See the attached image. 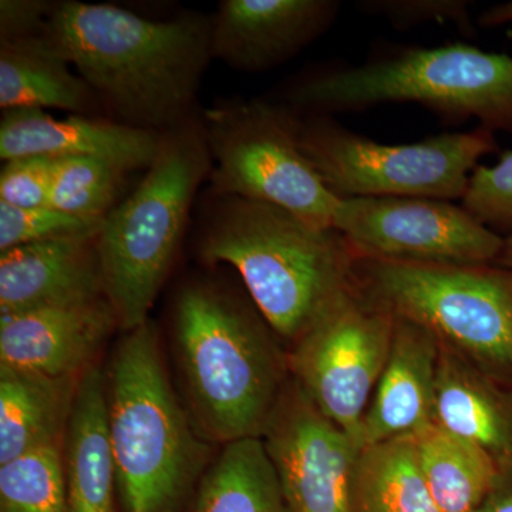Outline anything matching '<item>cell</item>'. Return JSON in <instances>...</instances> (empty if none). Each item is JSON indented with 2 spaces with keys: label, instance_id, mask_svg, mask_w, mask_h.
I'll list each match as a JSON object with an SVG mask.
<instances>
[{
  "label": "cell",
  "instance_id": "6da1fadb",
  "mask_svg": "<svg viewBox=\"0 0 512 512\" xmlns=\"http://www.w3.org/2000/svg\"><path fill=\"white\" fill-rule=\"evenodd\" d=\"M211 30V19L198 13L153 20L67 0L55 3L45 36L120 123L165 134L195 120Z\"/></svg>",
  "mask_w": 512,
  "mask_h": 512
},
{
  "label": "cell",
  "instance_id": "7a4b0ae2",
  "mask_svg": "<svg viewBox=\"0 0 512 512\" xmlns=\"http://www.w3.org/2000/svg\"><path fill=\"white\" fill-rule=\"evenodd\" d=\"M198 249L238 272L269 329L296 343L352 291L357 252L342 232L265 202L218 197Z\"/></svg>",
  "mask_w": 512,
  "mask_h": 512
},
{
  "label": "cell",
  "instance_id": "3957f363",
  "mask_svg": "<svg viewBox=\"0 0 512 512\" xmlns=\"http://www.w3.org/2000/svg\"><path fill=\"white\" fill-rule=\"evenodd\" d=\"M262 315L208 282L184 286L174 338L192 406L214 439L262 437L279 400L282 365Z\"/></svg>",
  "mask_w": 512,
  "mask_h": 512
},
{
  "label": "cell",
  "instance_id": "277c9868",
  "mask_svg": "<svg viewBox=\"0 0 512 512\" xmlns=\"http://www.w3.org/2000/svg\"><path fill=\"white\" fill-rule=\"evenodd\" d=\"M306 116L356 113L379 104L417 103L451 121L512 133V57L466 43L404 47L359 66L303 77L286 93Z\"/></svg>",
  "mask_w": 512,
  "mask_h": 512
},
{
  "label": "cell",
  "instance_id": "5b68a950",
  "mask_svg": "<svg viewBox=\"0 0 512 512\" xmlns=\"http://www.w3.org/2000/svg\"><path fill=\"white\" fill-rule=\"evenodd\" d=\"M211 170L201 120H192L163 134L143 181L104 218L97 234L104 295L124 332L150 319Z\"/></svg>",
  "mask_w": 512,
  "mask_h": 512
},
{
  "label": "cell",
  "instance_id": "8992f818",
  "mask_svg": "<svg viewBox=\"0 0 512 512\" xmlns=\"http://www.w3.org/2000/svg\"><path fill=\"white\" fill-rule=\"evenodd\" d=\"M107 383V420L117 488L128 512H170L204 461L175 397L148 319L126 332Z\"/></svg>",
  "mask_w": 512,
  "mask_h": 512
},
{
  "label": "cell",
  "instance_id": "52a82bcc",
  "mask_svg": "<svg viewBox=\"0 0 512 512\" xmlns=\"http://www.w3.org/2000/svg\"><path fill=\"white\" fill-rule=\"evenodd\" d=\"M352 292L512 387V271L357 258Z\"/></svg>",
  "mask_w": 512,
  "mask_h": 512
},
{
  "label": "cell",
  "instance_id": "ba28073f",
  "mask_svg": "<svg viewBox=\"0 0 512 512\" xmlns=\"http://www.w3.org/2000/svg\"><path fill=\"white\" fill-rule=\"evenodd\" d=\"M299 146L339 198L451 202L463 200L481 158L498 151L494 133L483 127L416 143L384 144L353 133L330 116H299Z\"/></svg>",
  "mask_w": 512,
  "mask_h": 512
},
{
  "label": "cell",
  "instance_id": "9c48e42d",
  "mask_svg": "<svg viewBox=\"0 0 512 512\" xmlns=\"http://www.w3.org/2000/svg\"><path fill=\"white\" fill-rule=\"evenodd\" d=\"M201 124L218 197L265 202L333 227L342 198L303 154L295 111L265 100L231 101L205 111Z\"/></svg>",
  "mask_w": 512,
  "mask_h": 512
},
{
  "label": "cell",
  "instance_id": "30bf717a",
  "mask_svg": "<svg viewBox=\"0 0 512 512\" xmlns=\"http://www.w3.org/2000/svg\"><path fill=\"white\" fill-rule=\"evenodd\" d=\"M394 318L350 291L295 343L296 384L326 419L363 447V423L389 359Z\"/></svg>",
  "mask_w": 512,
  "mask_h": 512
},
{
  "label": "cell",
  "instance_id": "8fae6325",
  "mask_svg": "<svg viewBox=\"0 0 512 512\" xmlns=\"http://www.w3.org/2000/svg\"><path fill=\"white\" fill-rule=\"evenodd\" d=\"M360 258L436 265L495 264L504 237L451 201L342 198L333 221Z\"/></svg>",
  "mask_w": 512,
  "mask_h": 512
},
{
  "label": "cell",
  "instance_id": "7c38bea8",
  "mask_svg": "<svg viewBox=\"0 0 512 512\" xmlns=\"http://www.w3.org/2000/svg\"><path fill=\"white\" fill-rule=\"evenodd\" d=\"M291 512H352L363 447L326 419L295 384L262 434Z\"/></svg>",
  "mask_w": 512,
  "mask_h": 512
},
{
  "label": "cell",
  "instance_id": "4fadbf2b",
  "mask_svg": "<svg viewBox=\"0 0 512 512\" xmlns=\"http://www.w3.org/2000/svg\"><path fill=\"white\" fill-rule=\"evenodd\" d=\"M336 0H224L211 19L212 59L242 72L275 69L325 35Z\"/></svg>",
  "mask_w": 512,
  "mask_h": 512
},
{
  "label": "cell",
  "instance_id": "5bb4252c",
  "mask_svg": "<svg viewBox=\"0 0 512 512\" xmlns=\"http://www.w3.org/2000/svg\"><path fill=\"white\" fill-rule=\"evenodd\" d=\"M114 326L106 296L0 315V366L80 377Z\"/></svg>",
  "mask_w": 512,
  "mask_h": 512
},
{
  "label": "cell",
  "instance_id": "9a60e30c",
  "mask_svg": "<svg viewBox=\"0 0 512 512\" xmlns=\"http://www.w3.org/2000/svg\"><path fill=\"white\" fill-rule=\"evenodd\" d=\"M163 134L124 123L73 116L56 119L45 110H9L0 121V158L89 157L123 170H148L160 153Z\"/></svg>",
  "mask_w": 512,
  "mask_h": 512
},
{
  "label": "cell",
  "instance_id": "2e32d148",
  "mask_svg": "<svg viewBox=\"0 0 512 512\" xmlns=\"http://www.w3.org/2000/svg\"><path fill=\"white\" fill-rule=\"evenodd\" d=\"M104 295L97 235L53 239L0 252V315Z\"/></svg>",
  "mask_w": 512,
  "mask_h": 512
},
{
  "label": "cell",
  "instance_id": "e0dca14e",
  "mask_svg": "<svg viewBox=\"0 0 512 512\" xmlns=\"http://www.w3.org/2000/svg\"><path fill=\"white\" fill-rule=\"evenodd\" d=\"M440 352L429 330L394 318L389 359L363 423V448L413 436L433 423Z\"/></svg>",
  "mask_w": 512,
  "mask_h": 512
},
{
  "label": "cell",
  "instance_id": "ac0fdd59",
  "mask_svg": "<svg viewBox=\"0 0 512 512\" xmlns=\"http://www.w3.org/2000/svg\"><path fill=\"white\" fill-rule=\"evenodd\" d=\"M433 423L485 451L512 473V387L441 346Z\"/></svg>",
  "mask_w": 512,
  "mask_h": 512
},
{
  "label": "cell",
  "instance_id": "d6986e66",
  "mask_svg": "<svg viewBox=\"0 0 512 512\" xmlns=\"http://www.w3.org/2000/svg\"><path fill=\"white\" fill-rule=\"evenodd\" d=\"M64 476L70 512H114L116 461L107 420V383L99 366L77 384L64 436Z\"/></svg>",
  "mask_w": 512,
  "mask_h": 512
},
{
  "label": "cell",
  "instance_id": "ffe728a7",
  "mask_svg": "<svg viewBox=\"0 0 512 512\" xmlns=\"http://www.w3.org/2000/svg\"><path fill=\"white\" fill-rule=\"evenodd\" d=\"M80 377L0 366V466L30 451L60 446Z\"/></svg>",
  "mask_w": 512,
  "mask_h": 512
},
{
  "label": "cell",
  "instance_id": "44dd1931",
  "mask_svg": "<svg viewBox=\"0 0 512 512\" xmlns=\"http://www.w3.org/2000/svg\"><path fill=\"white\" fill-rule=\"evenodd\" d=\"M96 94L45 35L0 42V109L72 111L86 116Z\"/></svg>",
  "mask_w": 512,
  "mask_h": 512
},
{
  "label": "cell",
  "instance_id": "7402d4cb",
  "mask_svg": "<svg viewBox=\"0 0 512 512\" xmlns=\"http://www.w3.org/2000/svg\"><path fill=\"white\" fill-rule=\"evenodd\" d=\"M421 473L439 512H474L500 480L485 451L430 423L413 434Z\"/></svg>",
  "mask_w": 512,
  "mask_h": 512
},
{
  "label": "cell",
  "instance_id": "603a6c76",
  "mask_svg": "<svg viewBox=\"0 0 512 512\" xmlns=\"http://www.w3.org/2000/svg\"><path fill=\"white\" fill-rule=\"evenodd\" d=\"M194 512H291L262 437L225 444L202 477Z\"/></svg>",
  "mask_w": 512,
  "mask_h": 512
},
{
  "label": "cell",
  "instance_id": "cb8c5ba5",
  "mask_svg": "<svg viewBox=\"0 0 512 512\" xmlns=\"http://www.w3.org/2000/svg\"><path fill=\"white\" fill-rule=\"evenodd\" d=\"M352 512H439L421 473L413 436L360 451L353 473Z\"/></svg>",
  "mask_w": 512,
  "mask_h": 512
},
{
  "label": "cell",
  "instance_id": "d4e9b609",
  "mask_svg": "<svg viewBox=\"0 0 512 512\" xmlns=\"http://www.w3.org/2000/svg\"><path fill=\"white\" fill-rule=\"evenodd\" d=\"M0 512H70L62 447L39 448L0 466Z\"/></svg>",
  "mask_w": 512,
  "mask_h": 512
},
{
  "label": "cell",
  "instance_id": "484cf974",
  "mask_svg": "<svg viewBox=\"0 0 512 512\" xmlns=\"http://www.w3.org/2000/svg\"><path fill=\"white\" fill-rule=\"evenodd\" d=\"M128 171L99 158H59L49 207L74 217L104 220L119 204Z\"/></svg>",
  "mask_w": 512,
  "mask_h": 512
},
{
  "label": "cell",
  "instance_id": "4316f807",
  "mask_svg": "<svg viewBox=\"0 0 512 512\" xmlns=\"http://www.w3.org/2000/svg\"><path fill=\"white\" fill-rule=\"evenodd\" d=\"M103 220L74 217L52 207L18 208L0 201V252L53 241L99 234Z\"/></svg>",
  "mask_w": 512,
  "mask_h": 512
},
{
  "label": "cell",
  "instance_id": "83f0119b",
  "mask_svg": "<svg viewBox=\"0 0 512 512\" xmlns=\"http://www.w3.org/2000/svg\"><path fill=\"white\" fill-rule=\"evenodd\" d=\"M461 207L491 231L512 234V151L493 165H478Z\"/></svg>",
  "mask_w": 512,
  "mask_h": 512
},
{
  "label": "cell",
  "instance_id": "f1b7e54d",
  "mask_svg": "<svg viewBox=\"0 0 512 512\" xmlns=\"http://www.w3.org/2000/svg\"><path fill=\"white\" fill-rule=\"evenodd\" d=\"M359 9L386 19L393 28L409 30L430 22L454 23L463 35L473 36L470 2L466 0H363Z\"/></svg>",
  "mask_w": 512,
  "mask_h": 512
},
{
  "label": "cell",
  "instance_id": "f546056e",
  "mask_svg": "<svg viewBox=\"0 0 512 512\" xmlns=\"http://www.w3.org/2000/svg\"><path fill=\"white\" fill-rule=\"evenodd\" d=\"M55 163L47 157L5 161L0 171V201L18 208L49 207Z\"/></svg>",
  "mask_w": 512,
  "mask_h": 512
},
{
  "label": "cell",
  "instance_id": "4dcf8cb0",
  "mask_svg": "<svg viewBox=\"0 0 512 512\" xmlns=\"http://www.w3.org/2000/svg\"><path fill=\"white\" fill-rule=\"evenodd\" d=\"M55 3L45 0H2L0 42L45 35Z\"/></svg>",
  "mask_w": 512,
  "mask_h": 512
},
{
  "label": "cell",
  "instance_id": "1f68e13d",
  "mask_svg": "<svg viewBox=\"0 0 512 512\" xmlns=\"http://www.w3.org/2000/svg\"><path fill=\"white\" fill-rule=\"evenodd\" d=\"M474 512H512V473L501 474L494 490Z\"/></svg>",
  "mask_w": 512,
  "mask_h": 512
},
{
  "label": "cell",
  "instance_id": "d6a6232c",
  "mask_svg": "<svg viewBox=\"0 0 512 512\" xmlns=\"http://www.w3.org/2000/svg\"><path fill=\"white\" fill-rule=\"evenodd\" d=\"M478 23L483 28H495V26L512 23V0L511 2L500 3V5L484 10L480 18H478Z\"/></svg>",
  "mask_w": 512,
  "mask_h": 512
},
{
  "label": "cell",
  "instance_id": "836d02e7",
  "mask_svg": "<svg viewBox=\"0 0 512 512\" xmlns=\"http://www.w3.org/2000/svg\"><path fill=\"white\" fill-rule=\"evenodd\" d=\"M495 265L512 271V234L504 238L503 249H501L500 255H498L497 261H495Z\"/></svg>",
  "mask_w": 512,
  "mask_h": 512
}]
</instances>
